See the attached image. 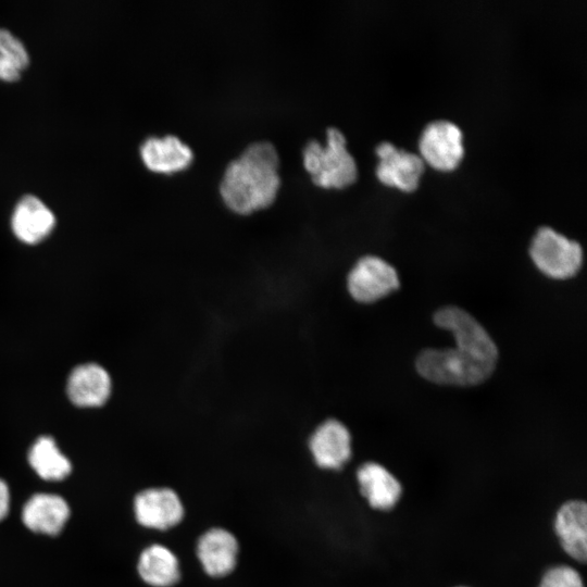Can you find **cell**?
I'll return each mask as SVG.
<instances>
[{
  "label": "cell",
  "instance_id": "obj_15",
  "mask_svg": "<svg viewBox=\"0 0 587 587\" xmlns=\"http://www.w3.org/2000/svg\"><path fill=\"white\" fill-rule=\"evenodd\" d=\"M55 224L54 214L37 197L25 196L16 204L12 215L15 236L26 243H37L45 239Z\"/></svg>",
  "mask_w": 587,
  "mask_h": 587
},
{
  "label": "cell",
  "instance_id": "obj_21",
  "mask_svg": "<svg viewBox=\"0 0 587 587\" xmlns=\"http://www.w3.org/2000/svg\"><path fill=\"white\" fill-rule=\"evenodd\" d=\"M10 505V494L7 484L0 479V521L3 520L8 512Z\"/></svg>",
  "mask_w": 587,
  "mask_h": 587
},
{
  "label": "cell",
  "instance_id": "obj_4",
  "mask_svg": "<svg viewBox=\"0 0 587 587\" xmlns=\"http://www.w3.org/2000/svg\"><path fill=\"white\" fill-rule=\"evenodd\" d=\"M529 254L539 271L555 279L574 276L583 261L580 245L549 226L538 228L532 239Z\"/></svg>",
  "mask_w": 587,
  "mask_h": 587
},
{
  "label": "cell",
  "instance_id": "obj_3",
  "mask_svg": "<svg viewBox=\"0 0 587 587\" xmlns=\"http://www.w3.org/2000/svg\"><path fill=\"white\" fill-rule=\"evenodd\" d=\"M303 165L312 180L322 187L342 188L358 176V166L346 146V137L337 127L326 130V143L309 140L302 150Z\"/></svg>",
  "mask_w": 587,
  "mask_h": 587
},
{
  "label": "cell",
  "instance_id": "obj_19",
  "mask_svg": "<svg viewBox=\"0 0 587 587\" xmlns=\"http://www.w3.org/2000/svg\"><path fill=\"white\" fill-rule=\"evenodd\" d=\"M28 63L29 57L23 42L9 30L0 28V80L18 79Z\"/></svg>",
  "mask_w": 587,
  "mask_h": 587
},
{
  "label": "cell",
  "instance_id": "obj_16",
  "mask_svg": "<svg viewBox=\"0 0 587 587\" xmlns=\"http://www.w3.org/2000/svg\"><path fill=\"white\" fill-rule=\"evenodd\" d=\"M111 392V379L104 369L97 364H83L71 373L67 394L73 403L79 407L103 404Z\"/></svg>",
  "mask_w": 587,
  "mask_h": 587
},
{
  "label": "cell",
  "instance_id": "obj_12",
  "mask_svg": "<svg viewBox=\"0 0 587 587\" xmlns=\"http://www.w3.org/2000/svg\"><path fill=\"white\" fill-rule=\"evenodd\" d=\"M357 480L362 496L375 510L389 511L396 507L402 495L398 478L385 466L366 462L357 471Z\"/></svg>",
  "mask_w": 587,
  "mask_h": 587
},
{
  "label": "cell",
  "instance_id": "obj_6",
  "mask_svg": "<svg viewBox=\"0 0 587 587\" xmlns=\"http://www.w3.org/2000/svg\"><path fill=\"white\" fill-rule=\"evenodd\" d=\"M398 287L396 268L376 255H365L358 260L347 277L350 296L362 303L377 301Z\"/></svg>",
  "mask_w": 587,
  "mask_h": 587
},
{
  "label": "cell",
  "instance_id": "obj_7",
  "mask_svg": "<svg viewBox=\"0 0 587 587\" xmlns=\"http://www.w3.org/2000/svg\"><path fill=\"white\" fill-rule=\"evenodd\" d=\"M375 151L378 158L376 176L383 184L403 191L416 189L425 165L420 154L389 141L378 143Z\"/></svg>",
  "mask_w": 587,
  "mask_h": 587
},
{
  "label": "cell",
  "instance_id": "obj_8",
  "mask_svg": "<svg viewBox=\"0 0 587 587\" xmlns=\"http://www.w3.org/2000/svg\"><path fill=\"white\" fill-rule=\"evenodd\" d=\"M134 508L138 523L148 528L167 529L184 516L183 503L171 488L142 490L136 496Z\"/></svg>",
  "mask_w": 587,
  "mask_h": 587
},
{
  "label": "cell",
  "instance_id": "obj_13",
  "mask_svg": "<svg viewBox=\"0 0 587 587\" xmlns=\"http://www.w3.org/2000/svg\"><path fill=\"white\" fill-rule=\"evenodd\" d=\"M140 155L148 168L159 173L183 170L193 159L191 148L175 135L147 138L140 147Z\"/></svg>",
  "mask_w": 587,
  "mask_h": 587
},
{
  "label": "cell",
  "instance_id": "obj_17",
  "mask_svg": "<svg viewBox=\"0 0 587 587\" xmlns=\"http://www.w3.org/2000/svg\"><path fill=\"white\" fill-rule=\"evenodd\" d=\"M138 573L147 584L154 587H170L180 577L176 555L161 545H152L141 552Z\"/></svg>",
  "mask_w": 587,
  "mask_h": 587
},
{
  "label": "cell",
  "instance_id": "obj_11",
  "mask_svg": "<svg viewBox=\"0 0 587 587\" xmlns=\"http://www.w3.org/2000/svg\"><path fill=\"white\" fill-rule=\"evenodd\" d=\"M236 537L223 528L207 530L197 542V555L207 574L221 577L236 566L238 555Z\"/></svg>",
  "mask_w": 587,
  "mask_h": 587
},
{
  "label": "cell",
  "instance_id": "obj_1",
  "mask_svg": "<svg viewBox=\"0 0 587 587\" xmlns=\"http://www.w3.org/2000/svg\"><path fill=\"white\" fill-rule=\"evenodd\" d=\"M434 323L452 333L455 347L425 349L416 358L421 376L436 384L472 386L486 380L498 361V350L485 328L466 311L445 307Z\"/></svg>",
  "mask_w": 587,
  "mask_h": 587
},
{
  "label": "cell",
  "instance_id": "obj_2",
  "mask_svg": "<svg viewBox=\"0 0 587 587\" xmlns=\"http://www.w3.org/2000/svg\"><path fill=\"white\" fill-rule=\"evenodd\" d=\"M278 166V153L272 142L248 145L224 171L220 192L226 205L240 214L270 205L280 185Z\"/></svg>",
  "mask_w": 587,
  "mask_h": 587
},
{
  "label": "cell",
  "instance_id": "obj_10",
  "mask_svg": "<svg viewBox=\"0 0 587 587\" xmlns=\"http://www.w3.org/2000/svg\"><path fill=\"white\" fill-rule=\"evenodd\" d=\"M554 533L563 551L576 562L587 558V507L583 500H569L558 509Z\"/></svg>",
  "mask_w": 587,
  "mask_h": 587
},
{
  "label": "cell",
  "instance_id": "obj_14",
  "mask_svg": "<svg viewBox=\"0 0 587 587\" xmlns=\"http://www.w3.org/2000/svg\"><path fill=\"white\" fill-rule=\"evenodd\" d=\"M70 516L66 501L51 494H36L28 499L22 511V520L35 533L55 536Z\"/></svg>",
  "mask_w": 587,
  "mask_h": 587
},
{
  "label": "cell",
  "instance_id": "obj_20",
  "mask_svg": "<svg viewBox=\"0 0 587 587\" xmlns=\"http://www.w3.org/2000/svg\"><path fill=\"white\" fill-rule=\"evenodd\" d=\"M538 587H585L580 574L572 566L560 564L549 567Z\"/></svg>",
  "mask_w": 587,
  "mask_h": 587
},
{
  "label": "cell",
  "instance_id": "obj_5",
  "mask_svg": "<svg viewBox=\"0 0 587 587\" xmlns=\"http://www.w3.org/2000/svg\"><path fill=\"white\" fill-rule=\"evenodd\" d=\"M419 149L424 163L439 171H451L464 154L462 130L448 120L429 122L421 133Z\"/></svg>",
  "mask_w": 587,
  "mask_h": 587
},
{
  "label": "cell",
  "instance_id": "obj_9",
  "mask_svg": "<svg viewBox=\"0 0 587 587\" xmlns=\"http://www.w3.org/2000/svg\"><path fill=\"white\" fill-rule=\"evenodd\" d=\"M309 447L320 467L338 470L351 458V434L345 424L330 419L316 427Z\"/></svg>",
  "mask_w": 587,
  "mask_h": 587
},
{
  "label": "cell",
  "instance_id": "obj_18",
  "mask_svg": "<svg viewBox=\"0 0 587 587\" xmlns=\"http://www.w3.org/2000/svg\"><path fill=\"white\" fill-rule=\"evenodd\" d=\"M28 461L35 472L46 480H60L72 471L70 460L49 436L38 438L32 446Z\"/></svg>",
  "mask_w": 587,
  "mask_h": 587
},
{
  "label": "cell",
  "instance_id": "obj_22",
  "mask_svg": "<svg viewBox=\"0 0 587 587\" xmlns=\"http://www.w3.org/2000/svg\"><path fill=\"white\" fill-rule=\"evenodd\" d=\"M460 587H465V586H460Z\"/></svg>",
  "mask_w": 587,
  "mask_h": 587
}]
</instances>
